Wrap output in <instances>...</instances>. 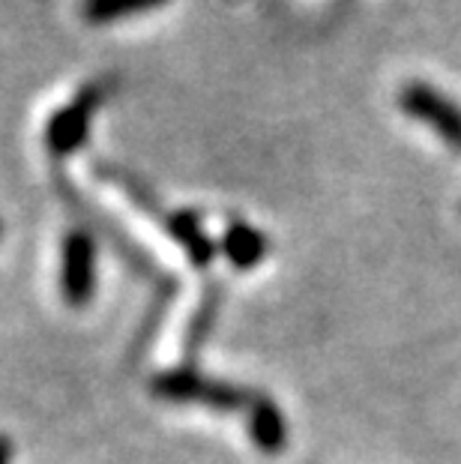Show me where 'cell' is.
I'll return each instance as SVG.
<instances>
[{
	"mask_svg": "<svg viewBox=\"0 0 461 464\" xmlns=\"http://www.w3.org/2000/svg\"><path fill=\"white\" fill-rule=\"evenodd\" d=\"M222 303H225V288L219 282L207 285L204 297L198 303V309L189 318V327H186V339H183V353H186V365H192V360L198 357V351L207 344V339L216 330V321L222 314Z\"/></svg>",
	"mask_w": 461,
	"mask_h": 464,
	"instance_id": "ba28073f",
	"label": "cell"
},
{
	"mask_svg": "<svg viewBox=\"0 0 461 464\" xmlns=\"http://www.w3.org/2000/svg\"><path fill=\"white\" fill-rule=\"evenodd\" d=\"M219 249L234 270H252V266H258L264 258H267L270 243H267V234L258 231L255 225L231 222L222 234Z\"/></svg>",
	"mask_w": 461,
	"mask_h": 464,
	"instance_id": "52a82bcc",
	"label": "cell"
},
{
	"mask_svg": "<svg viewBox=\"0 0 461 464\" xmlns=\"http://www.w3.org/2000/svg\"><path fill=\"white\" fill-rule=\"evenodd\" d=\"M15 456V443L9 434H0V464H13Z\"/></svg>",
	"mask_w": 461,
	"mask_h": 464,
	"instance_id": "30bf717a",
	"label": "cell"
},
{
	"mask_svg": "<svg viewBox=\"0 0 461 464\" xmlns=\"http://www.w3.org/2000/svg\"><path fill=\"white\" fill-rule=\"evenodd\" d=\"M246 429L252 443L264 456H279L288 447V417L279 411V404L273 401L267 392H258V399L246 413Z\"/></svg>",
	"mask_w": 461,
	"mask_h": 464,
	"instance_id": "8992f818",
	"label": "cell"
},
{
	"mask_svg": "<svg viewBox=\"0 0 461 464\" xmlns=\"http://www.w3.org/2000/svg\"><path fill=\"white\" fill-rule=\"evenodd\" d=\"M96 273H100V249L96 234L75 228L61 243V294L72 309H84L96 297Z\"/></svg>",
	"mask_w": 461,
	"mask_h": 464,
	"instance_id": "3957f363",
	"label": "cell"
},
{
	"mask_svg": "<svg viewBox=\"0 0 461 464\" xmlns=\"http://www.w3.org/2000/svg\"><path fill=\"white\" fill-rule=\"evenodd\" d=\"M165 231H168V237L174 243L180 246L183 255L189 258V264L195 266V270H207V266L213 264L216 252H219V246L213 243V237L207 234V228H204L201 216L192 213V210H171L165 213V219L159 222Z\"/></svg>",
	"mask_w": 461,
	"mask_h": 464,
	"instance_id": "5b68a950",
	"label": "cell"
},
{
	"mask_svg": "<svg viewBox=\"0 0 461 464\" xmlns=\"http://www.w3.org/2000/svg\"><path fill=\"white\" fill-rule=\"evenodd\" d=\"M399 108L410 121L426 123L440 135V141L453 150H461V105L440 93L428 82H408L399 91Z\"/></svg>",
	"mask_w": 461,
	"mask_h": 464,
	"instance_id": "277c9868",
	"label": "cell"
},
{
	"mask_svg": "<svg viewBox=\"0 0 461 464\" xmlns=\"http://www.w3.org/2000/svg\"><path fill=\"white\" fill-rule=\"evenodd\" d=\"M162 4L165 0H84L82 15L91 24H108V22H117V18L147 13V9H156Z\"/></svg>",
	"mask_w": 461,
	"mask_h": 464,
	"instance_id": "9c48e42d",
	"label": "cell"
},
{
	"mask_svg": "<svg viewBox=\"0 0 461 464\" xmlns=\"http://www.w3.org/2000/svg\"><path fill=\"white\" fill-rule=\"evenodd\" d=\"M0 231H4V225H0Z\"/></svg>",
	"mask_w": 461,
	"mask_h": 464,
	"instance_id": "8fae6325",
	"label": "cell"
},
{
	"mask_svg": "<svg viewBox=\"0 0 461 464\" xmlns=\"http://www.w3.org/2000/svg\"><path fill=\"white\" fill-rule=\"evenodd\" d=\"M150 392L156 399L171 404H201L216 413H249V408L258 399V390L240 387V383L207 378L195 365H180V369L159 372L150 381Z\"/></svg>",
	"mask_w": 461,
	"mask_h": 464,
	"instance_id": "6da1fadb",
	"label": "cell"
},
{
	"mask_svg": "<svg viewBox=\"0 0 461 464\" xmlns=\"http://www.w3.org/2000/svg\"><path fill=\"white\" fill-rule=\"evenodd\" d=\"M102 100H105L102 84H87L72 102H66L52 114V121L45 123V147L54 160L72 156L87 144V135H91L93 117L100 111Z\"/></svg>",
	"mask_w": 461,
	"mask_h": 464,
	"instance_id": "7a4b0ae2",
	"label": "cell"
}]
</instances>
